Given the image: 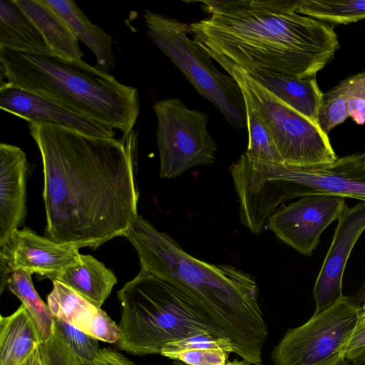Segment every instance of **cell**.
I'll use <instances>...</instances> for the list:
<instances>
[{"label":"cell","mask_w":365,"mask_h":365,"mask_svg":"<svg viewBox=\"0 0 365 365\" xmlns=\"http://www.w3.org/2000/svg\"><path fill=\"white\" fill-rule=\"evenodd\" d=\"M42 159L46 234L96 249L126 232L138 216L136 136H93L54 124L28 123Z\"/></svg>","instance_id":"6da1fadb"},{"label":"cell","mask_w":365,"mask_h":365,"mask_svg":"<svg viewBox=\"0 0 365 365\" xmlns=\"http://www.w3.org/2000/svg\"><path fill=\"white\" fill-rule=\"evenodd\" d=\"M207 14L187 25L197 46L234 67L316 77L339 48L334 26L297 12L299 0H200Z\"/></svg>","instance_id":"7a4b0ae2"},{"label":"cell","mask_w":365,"mask_h":365,"mask_svg":"<svg viewBox=\"0 0 365 365\" xmlns=\"http://www.w3.org/2000/svg\"><path fill=\"white\" fill-rule=\"evenodd\" d=\"M125 237L138 253L140 270L179 288L230 341L232 353L250 364L260 365L268 329L252 275L231 265L210 264L191 256L139 215Z\"/></svg>","instance_id":"3957f363"},{"label":"cell","mask_w":365,"mask_h":365,"mask_svg":"<svg viewBox=\"0 0 365 365\" xmlns=\"http://www.w3.org/2000/svg\"><path fill=\"white\" fill-rule=\"evenodd\" d=\"M1 79L128 135L140 113L135 88L83 60L0 48Z\"/></svg>","instance_id":"277c9868"},{"label":"cell","mask_w":365,"mask_h":365,"mask_svg":"<svg viewBox=\"0 0 365 365\" xmlns=\"http://www.w3.org/2000/svg\"><path fill=\"white\" fill-rule=\"evenodd\" d=\"M118 297L121 317L116 344L121 351L160 354L169 342L202 334L226 339L182 291L143 270L124 284Z\"/></svg>","instance_id":"5b68a950"},{"label":"cell","mask_w":365,"mask_h":365,"mask_svg":"<svg viewBox=\"0 0 365 365\" xmlns=\"http://www.w3.org/2000/svg\"><path fill=\"white\" fill-rule=\"evenodd\" d=\"M363 157L364 153H354L315 167L258 162L250 180L252 197L268 217L284 202L305 195H331L365 202Z\"/></svg>","instance_id":"8992f818"},{"label":"cell","mask_w":365,"mask_h":365,"mask_svg":"<svg viewBox=\"0 0 365 365\" xmlns=\"http://www.w3.org/2000/svg\"><path fill=\"white\" fill-rule=\"evenodd\" d=\"M144 22L149 39L195 90L214 104L232 127L247 126L245 102L238 83L220 72L212 58L189 37L188 24L150 10L145 12Z\"/></svg>","instance_id":"52a82bcc"},{"label":"cell","mask_w":365,"mask_h":365,"mask_svg":"<svg viewBox=\"0 0 365 365\" xmlns=\"http://www.w3.org/2000/svg\"><path fill=\"white\" fill-rule=\"evenodd\" d=\"M229 75L248 94L283 164L315 167L331 164L338 158L328 135L319 125L280 101L242 69L234 67Z\"/></svg>","instance_id":"ba28073f"},{"label":"cell","mask_w":365,"mask_h":365,"mask_svg":"<svg viewBox=\"0 0 365 365\" xmlns=\"http://www.w3.org/2000/svg\"><path fill=\"white\" fill-rule=\"evenodd\" d=\"M359 306L343 296L304 324L289 329L271 353L274 365H336L356 329Z\"/></svg>","instance_id":"9c48e42d"},{"label":"cell","mask_w":365,"mask_h":365,"mask_svg":"<svg viewBox=\"0 0 365 365\" xmlns=\"http://www.w3.org/2000/svg\"><path fill=\"white\" fill-rule=\"evenodd\" d=\"M153 110L160 178H175L215 163L217 144L207 130L205 113L187 108L175 97L156 102Z\"/></svg>","instance_id":"30bf717a"},{"label":"cell","mask_w":365,"mask_h":365,"mask_svg":"<svg viewBox=\"0 0 365 365\" xmlns=\"http://www.w3.org/2000/svg\"><path fill=\"white\" fill-rule=\"evenodd\" d=\"M345 198L331 195H310L279 207L270 217L268 226L286 245L310 256L320 242L325 229L338 220Z\"/></svg>","instance_id":"8fae6325"},{"label":"cell","mask_w":365,"mask_h":365,"mask_svg":"<svg viewBox=\"0 0 365 365\" xmlns=\"http://www.w3.org/2000/svg\"><path fill=\"white\" fill-rule=\"evenodd\" d=\"M78 250L38 235L29 227L18 229L0 247L1 271L6 277L9 273L24 270L53 281L80 260Z\"/></svg>","instance_id":"7c38bea8"},{"label":"cell","mask_w":365,"mask_h":365,"mask_svg":"<svg viewBox=\"0 0 365 365\" xmlns=\"http://www.w3.org/2000/svg\"><path fill=\"white\" fill-rule=\"evenodd\" d=\"M334 235L316 279L313 294L318 314L341 297L346 262L358 239L365 230V202L346 205L338 218Z\"/></svg>","instance_id":"4fadbf2b"},{"label":"cell","mask_w":365,"mask_h":365,"mask_svg":"<svg viewBox=\"0 0 365 365\" xmlns=\"http://www.w3.org/2000/svg\"><path fill=\"white\" fill-rule=\"evenodd\" d=\"M0 108L28 123H43L68 127L83 133L115 138V129L73 112L61 105L1 81Z\"/></svg>","instance_id":"5bb4252c"},{"label":"cell","mask_w":365,"mask_h":365,"mask_svg":"<svg viewBox=\"0 0 365 365\" xmlns=\"http://www.w3.org/2000/svg\"><path fill=\"white\" fill-rule=\"evenodd\" d=\"M28 161L19 147L0 144V247L24 223Z\"/></svg>","instance_id":"9a60e30c"},{"label":"cell","mask_w":365,"mask_h":365,"mask_svg":"<svg viewBox=\"0 0 365 365\" xmlns=\"http://www.w3.org/2000/svg\"><path fill=\"white\" fill-rule=\"evenodd\" d=\"M47 305L54 317L104 342L117 343L120 329L101 307H97L64 284L54 280Z\"/></svg>","instance_id":"2e32d148"},{"label":"cell","mask_w":365,"mask_h":365,"mask_svg":"<svg viewBox=\"0 0 365 365\" xmlns=\"http://www.w3.org/2000/svg\"><path fill=\"white\" fill-rule=\"evenodd\" d=\"M244 71L280 101L318 125L323 93L316 77L301 78L261 68Z\"/></svg>","instance_id":"e0dca14e"},{"label":"cell","mask_w":365,"mask_h":365,"mask_svg":"<svg viewBox=\"0 0 365 365\" xmlns=\"http://www.w3.org/2000/svg\"><path fill=\"white\" fill-rule=\"evenodd\" d=\"M349 116L365 124V71L352 75L323 93L318 125L328 135Z\"/></svg>","instance_id":"ac0fdd59"},{"label":"cell","mask_w":365,"mask_h":365,"mask_svg":"<svg viewBox=\"0 0 365 365\" xmlns=\"http://www.w3.org/2000/svg\"><path fill=\"white\" fill-rule=\"evenodd\" d=\"M44 38L52 55L82 60L78 40L67 22L44 0H15Z\"/></svg>","instance_id":"d6986e66"},{"label":"cell","mask_w":365,"mask_h":365,"mask_svg":"<svg viewBox=\"0 0 365 365\" xmlns=\"http://www.w3.org/2000/svg\"><path fill=\"white\" fill-rule=\"evenodd\" d=\"M69 25L78 41L94 54L97 67L108 72L115 68L111 36L98 24L91 23L73 0H44Z\"/></svg>","instance_id":"ffe728a7"},{"label":"cell","mask_w":365,"mask_h":365,"mask_svg":"<svg viewBox=\"0 0 365 365\" xmlns=\"http://www.w3.org/2000/svg\"><path fill=\"white\" fill-rule=\"evenodd\" d=\"M41 337L24 304L0 318V365H21L39 346Z\"/></svg>","instance_id":"44dd1931"},{"label":"cell","mask_w":365,"mask_h":365,"mask_svg":"<svg viewBox=\"0 0 365 365\" xmlns=\"http://www.w3.org/2000/svg\"><path fill=\"white\" fill-rule=\"evenodd\" d=\"M55 280L98 307H101L118 282L111 269L90 255H81L80 260L66 268Z\"/></svg>","instance_id":"7402d4cb"},{"label":"cell","mask_w":365,"mask_h":365,"mask_svg":"<svg viewBox=\"0 0 365 365\" xmlns=\"http://www.w3.org/2000/svg\"><path fill=\"white\" fill-rule=\"evenodd\" d=\"M0 48L51 54L42 34L15 0L0 1Z\"/></svg>","instance_id":"603a6c76"},{"label":"cell","mask_w":365,"mask_h":365,"mask_svg":"<svg viewBox=\"0 0 365 365\" xmlns=\"http://www.w3.org/2000/svg\"><path fill=\"white\" fill-rule=\"evenodd\" d=\"M230 353L228 340L202 334L169 342L160 354L185 365H225Z\"/></svg>","instance_id":"cb8c5ba5"},{"label":"cell","mask_w":365,"mask_h":365,"mask_svg":"<svg viewBox=\"0 0 365 365\" xmlns=\"http://www.w3.org/2000/svg\"><path fill=\"white\" fill-rule=\"evenodd\" d=\"M31 274L24 270L11 272L9 276L7 286L21 301L33 318L38 330L41 341L43 342L54 333V316L34 288Z\"/></svg>","instance_id":"d4e9b609"},{"label":"cell","mask_w":365,"mask_h":365,"mask_svg":"<svg viewBox=\"0 0 365 365\" xmlns=\"http://www.w3.org/2000/svg\"><path fill=\"white\" fill-rule=\"evenodd\" d=\"M297 12L329 25L365 19V0H299Z\"/></svg>","instance_id":"484cf974"},{"label":"cell","mask_w":365,"mask_h":365,"mask_svg":"<svg viewBox=\"0 0 365 365\" xmlns=\"http://www.w3.org/2000/svg\"><path fill=\"white\" fill-rule=\"evenodd\" d=\"M244 96L248 145L244 153L248 158L267 163H283L271 134L254 108L247 92L240 88Z\"/></svg>","instance_id":"4316f807"},{"label":"cell","mask_w":365,"mask_h":365,"mask_svg":"<svg viewBox=\"0 0 365 365\" xmlns=\"http://www.w3.org/2000/svg\"><path fill=\"white\" fill-rule=\"evenodd\" d=\"M53 330L75 354L88 365H91L98 358L101 351L98 339L56 317Z\"/></svg>","instance_id":"83f0119b"},{"label":"cell","mask_w":365,"mask_h":365,"mask_svg":"<svg viewBox=\"0 0 365 365\" xmlns=\"http://www.w3.org/2000/svg\"><path fill=\"white\" fill-rule=\"evenodd\" d=\"M42 365H88L54 332L38 346Z\"/></svg>","instance_id":"f1b7e54d"},{"label":"cell","mask_w":365,"mask_h":365,"mask_svg":"<svg viewBox=\"0 0 365 365\" xmlns=\"http://www.w3.org/2000/svg\"><path fill=\"white\" fill-rule=\"evenodd\" d=\"M365 357V327L356 329L344 354L349 362Z\"/></svg>","instance_id":"f546056e"},{"label":"cell","mask_w":365,"mask_h":365,"mask_svg":"<svg viewBox=\"0 0 365 365\" xmlns=\"http://www.w3.org/2000/svg\"><path fill=\"white\" fill-rule=\"evenodd\" d=\"M91 365H137L124 355L110 349H101L98 358Z\"/></svg>","instance_id":"4dcf8cb0"},{"label":"cell","mask_w":365,"mask_h":365,"mask_svg":"<svg viewBox=\"0 0 365 365\" xmlns=\"http://www.w3.org/2000/svg\"><path fill=\"white\" fill-rule=\"evenodd\" d=\"M351 299L359 307L364 302L365 300V281L362 283L356 293L351 297Z\"/></svg>","instance_id":"1f68e13d"},{"label":"cell","mask_w":365,"mask_h":365,"mask_svg":"<svg viewBox=\"0 0 365 365\" xmlns=\"http://www.w3.org/2000/svg\"><path fill=\"white\" fill-rule=\"evenodd\" d=\"M21 365H42L38 346L29 358Z\"/></svg>","instance_id":"d6a6232c"},{"label":"cell","mask_w":365,"mask_h":365,"mask_svg":"<svg viewBox=\"0 0 365 365\" xmlns=\"http://www.w3.org/2000/svg\"><path fill=\"white\" fill-rule=\"evenodd\" d=\"M364 327H365V300L362 303V305H361L359 307V319L356 329Z\"/></svg>","instance_id":"836d02e7"},{"label":"cell","mask_w":365,"mask_h":365,"mask_svg":"<svg viewBox=\"0 0 365 365\" xmlns=\"http://www.w3.org/2000/svg\"><path fill=\"white\" fill-rule=\"evenodd\" d=\"M225 365H252V364H250L245 361L244 360L239 361V360L235 359V360H233L231 361H227Z\"/></svg>","instance_id":"e575fe53"},{"label":"cell","mask_w":365,"mask_h":365,"mask_svg":"<svg viewBox=\"0 0 365 365\" xmlns=\"http://www.w3.org/2000/svg\"><path fill=\"white\" fill-rule=\"evenodd\" d=\"M352 365H365V357L351 362Z\"/></svg>","instance_id":"d590c367"},{"label":"cell","mask_w":365,"mask_h":365,"mask_svg":"<svg viewBox=\"0 0 365 365\" xmlns=\"http://www.w3.org/2000/svg\"><path fill=\"white\" fill-rule=\"evenodd\" d=\"M336 365H351V364H350L349 361H348L347 360L344 359L341 360L339 363H337Z\"/></svg>","instance_id":"8d00e7d4"},{"label":"cell","mask_w":365,"mask_h":365,"mask_svg":"<svg viewBox=\"0 0 365 365\" xmlns=\"http://www.w3.org/2000/svg\"><path fill=\"white\" fill-rule=\"evenodd\" d=\"M171 365H185V364L182 363L181 361L175 360Z\"/></svg>","instance_id":"74e56055"},{"label":"cell","mask_w":365,"mask_h":365,"mask_svg":"<svg viewBox=\"0 0 365 365\" xmlns=\"http://www.w3.org/2000/svg\"><path fill=\"white\" fill-rule=\"evenodd\" d=\"M362 166L364 169H365V153H364L363 160H362Z\"/></svg>","instance_id":"f35d334b"}]
</instances>
